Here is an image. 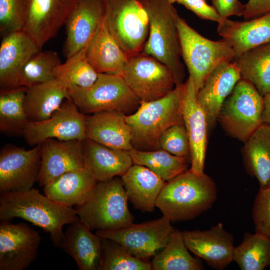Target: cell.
<instances>
[{"instance_id": "cell-1", "label": "cell", "mask_w": 270, "mask_h": 270, "mask_svg": "<svg viewBox=\"0 0 270 270\" xmlns=\"http://www.w3.org/2000/svg\"><path fill=\"white\" fill-rule=\"evenodd\" d=\"M20 218L48 234L54 246L60 248L65 238L64 226L80 218L76 210L60 204L34 188L24 192L1 193L0 220Z\"/></svg>"}, {"instance_id": "cell-2", "label": "cell", "mask_w": 270, "mask_h": 270, "mask_svg": "<svg viewBox=\"0 0 270 270\" xmlns=\"http://www.w3.org/2000/svg\"><path fill=\"white\" fill-rule=\"evenodd\" d=\"M217 194L212 178L190 169L166 182L156 207L172 222L190 220L212 208Z\"/></svg>"}, {"instance_id": "cell-3", "label": "cell", "mask_w": 270, "mask_h": 270, "mask_svg": "<svg viewBox=\"0 0 270 270\" xmlns=\"http://www.w3.org/2000/svg\"><path fill=\"white\" fill-rule=\"evenodd\" d=\"M150 21L149 34L142 52L166 66L172 72L176 86L184 84L185 72L177 25L179 16L166 0H141Z\"/></svg>"}, {"instance_id": "cell-4", "label": "cell", "mask_w": 270, "mask_h": 270, "mask_svg": "<svg viewBox=\"0 0 270 270\" xmlns=\"http://www.w3.org/2000/svg\"><path fill=\"white\" fill-rule=\"evenodd\" d=\"M184 84L176 86L160 99L141 101L135 112L126 116L132 132L133 146L158 150L162 134L174 125L184 124Z\"/></svg>"}, {"instance_id": "cell-5", "label": "cell", "mask_w": 270, "mask_h": 270, "mask_svg": "<svg viewBox=\"0 0 270 270\" xmlns=\"http://www.w3.org/2000/svg\"><path fill=\"white\" fill-rule=\"evenodd\" d=\"M121 177L98 182L90 198L74 208L80 219L92 230L112 231L134 224Z\"/></svg>"}, {"instance_id": "cell-6", "label": "cell", "mask_w": 270, "mask_h": 270, "mask_svg": "<svg viewBox=\"0 0 270 270\" xmlns=\"http://www.w3.org/2000/svg\"><path fill=\"white\" fill-rule=\"evenodd\" d=\"M182 56L197 94L214 70L220 64L236 58V54L224 40H209L191 28L180 16L177 20Z\"/></svg>"}, {"instance_id": "cell-7", "label": "cell", "mask_w": 270, "mask_h": 270, "mask_svg": "<svg viewBox=\"0 0 270 270\" xmlns=\"http://www.w3.org/2000/svg\"><path fill=\"white\" fill-rule=\"evenodd\" d=\"M70 98L84 114L118 111L126 114L138 107L140 100L122 75L99 74L87 88L68 90Z\"/></svg>"}, {"instance_id": "cell-8", "label": "cell", "mask_w": 270, "mask_h": 270, "mask_svg": "<svg viewBox=\"0 0 270 270\" xmlns=\"http://www.w3.org/2000/svg\"><path fill=\"white\" fill-rule=\"evenodd\" d=\"M111 34L130 56L142 51L149 34V17L141 0H102Z\"/></svg>"}, {"instance_id": "cell-9", "label": "cell", "mask_w": 270, "mask_h": 270, "mask_svg": "<svg viewBox=\"0 0 270 270\" xmlns=\"http://www.w3.org/2000/svg\"><path fill=\"white\" fill-rule=\"evenodd\" d=\"M263 106L264 97L242 78L225 101L218 120L228 134L245 142L263 124Z\"/></svg>"}, {"instance_id": "cell-10", "label": "cell", "mask_w": 270, "mask_h": 270, "mask_svg": "<svg viewBox=\"0 0 270 270\" xmlns=\"http://www.w3.org/2000/svg\"><path fill=\"white\" fill-rule=\"evenodd\" d=\"M122 76L140 102L162 98L176 86L170 69L142 52L129 56Z\"/></svg>"}, {"instance_id": "cell-11", "label": "cell", "mask_w": 270, "mask_h": 270, "mask_svg": "<svg viewBox=\"0 0 270 270\" xmlns=\"http://www.w3.org/2000/svg\"><path fill=\"white\" fill-rule=\"evenodd\" d=\"M171 222L163 216L116 230L96 231V234L120 244L133 256L148 260L166 246L174 230Z\"/></svg>"}, {"instance_id": "cell-12", "label": "cell", "mask_w": 270, "mask_h": 270, "mask_svg": "<svg viewBox=\"0 0 270 270\" xmlns=\"http://www.w3.org/2000/svg\"><path fill=\"white\" fill-rule=\"evenodd\" d=\"M86 118L74 102L68 98L48 118L38 122H29L22 136L32 146L40 144L50 138L83 141L86 138Z\"/></svg>"}, {"instance_id": "cell-13", "label": "cell", "mask_w": 270, "mask_h": 270, "mask_svg": "<svg viewBox=\"0 0 270 270\" xmlns=\"http://www.w3.org/2000/svg\"><path fill=\"white\" fill-rule=\"evenodd\" d=\"M41 144L26 150L9 146L0 154V194L24 192L37 182L41 166Z\"/></svg>"}, {"instance_id": "cell-14", "label": "cell", "mask_w": 270, "mask_h": 270, "mask_svg": "<svg viewBox=\"0 0 270 270\" xmlns=\"http://www.w3.org/2000/svg\"><path fill=\"white\" fill-rule=\"evenodd\" d=\"M41 237L24 223L0 224V270H24L36 260Z\"/></svg>"}, {"instance_id": "cell-15", "label": "cell", "mask_w": 270, "mask_h": 270, "mask_svg": "<svg viewBox=\"0 0 270 270\" xmlns=\"http://www.w3.org/2000/svg\"><path fill=\"white\" fill-rule=\"evenodd\" d=\"M76 2V0H26L23 30L42 48L57 36Z\"/></svg>"}, {"instance_id": "cell-16", "label": "cell", "mask_w": 270, "mask_h": 270, "mask_svg": "<svg viewBox=\"0 0 270 270\" xmlns=\"http://www.w3.org/2000/svg\"><path fill=\"white\" fill-rule=\"evenodd\" d=\"M102 0H76L65 23L66 58L88 47L104 19Z\"/></svg>"}, {"instance_id": "cell-17", "label": "cell", "mask_w": 270, "mask_h": 270, "mask_svg": "<svg viewBox=\"0 0 270 270\" xmlns=\"http://www.w3.org/2000/svg\"><path fill=\"white\" fill-rule=\"evenodd\" d=\"M36 41L24 30L3 36L0 46V87H20L22 70L28 62L42 51Z\"/></svg>"}, {"instance_id": "cell-18", "label": "cell", "mask_w": 270, "mask_h": 270, "mask_svg": "<svg viewBox=\"0 0 270 270\" xmlns=\"http://www.w3.org/2000/svg\"><path fill=\"white\" fill-rule=\"evenodd\" d=\"M182 100L184 124L190 145V170L197 174H204L208 124L206 114L199 104L192 79L184 84Z\"/></svg>"}, {"instance_id": "cell-19", "label": "cell", "mask_w": 270, "mask_h": 270, "mask_svg": "<svg viewBox=\"0 0 270 270\" xmlns=\"http://www.w3.org/2000/svg\"><path fill=\"white\" fill-rule=\"evenodd\" d=\"M41 144V166L37 182L42 187L62 175L86 166L82 141L50 138Z\"/></svg>"}, {"instance_id": "cell-20", "label": "cell", "mask_w": 270, "mask_h": 270, "mask_svg": "<svg viewBox=\"0 0 270 270\" xmlns=\"http://www.w3.org/2000/svg\"><path fill=\"white\" fill-rule=\"evenodd\" d=\"M182 232L188 249L213 268L223 270L234 261V236L222 223L208 230Z\"/></svg>"}, {"instance_id": "cell-21", "label": "cell", "mask_w": 270, "mask_h": 270, "mask_svg": "<svg viewBox=\"0 0 270 270\" xmlns=\"http://www.w3.org/2000/svg\"><path fill=\"white\" fill-rule=\"evenodd\" d=\"M241 79L236 60L220 64L208 77L197 98L206 114L208 128L214 126L228 96Z\"/></svg>"}, {"instance_id": "cell-22", "label": "cell", "mask_w": 270, "mask_h": 270, "mask_svg": "<svg viewBox=\"0 0 270 270\" xmlns=\"http://www.w3.org/2000/svg\"><path fill=\"white\" fill-rule=\"evenodd\" d=\"M126 116L118 111L87 116L86 138L116 150L128 152L132 150V132Z\"/></svg>"}, {"instance_id": "cell-23", "label": "cell", "mask_w": 270, "mask_h": 270, "mask_svg": "<svg viewBox=\"0 0 270 270\" xmlns=\"http://www.w3.org/2000/svg\"><path fill=\"white\" fill-rule=\"evenodd\" d=\"M217 31L234 50L236 58L248 50L270 43V13L246 22L224 19L218 23Z\"/></svg>"}, {"instance_id": "cell-24", "label": "cell", "mask_w": 270, "mask_h": 270, "mask_svg": "<svg viewBox=\"0 0 270 270\" xmlns=\"http://www.w3.org/2000/svg\"><path fill=\"white\" fill-rule=\"evenodd\" d=\"M98 180L84 167L67 172L44 187V194L62 206L73 207L85 204L94 194Z\"/></svg>"}, {"instance_id": "cell-25", "label": "cell", "mask_w": 270, "mask_h": 270, "mask_svg": "<svg viewBox=\"0 0 270 270\" xmlns=\"http://www.w3.org/2000/svg\"><path fill=\"white\" fill-rule=\"evenodd\" d=\"M61 246L80 270H101L102 238L80 218L70 224Z\"/></svg>"}, {"instance_id": "cell-26", "label": "cell", "mask_w": 270, "mask_h": 270, "mask_svg": "<svg viewBox=\"0 0 270 270\" xmlns=\"http://www.w3.org/2000/svg\"><path fill=\"white\" fill-rule=\"evenodd\" d=\"M86 166L98 182L122 177L134 164L129 152L112 148L90 139L82 141Z\"/></svg>"}, {"instance_id": "cell-27", "label": "cell", "mask_w": 270, "mask_h": 270, "mask_svg": "<svg viewBox=\"0 0 270 270\" xmlns=\"http://www.w3.org/2000/svg\"><path fill=\"white\" fill-rule=\"evenodd\" d=\"M128 201L143 212H152L166 182L148 168L134 164L121 177Z\"/></svg>"}, {"instance_id": "cell-28", "label": "cell", "mask_w": 270, "mask_h": 270, "mask_svg": "<svg viewBox=\"0 0 270 270\" xmlns=\"http://www.w3.org/2000/svg\"><path fill=\"white\" fill-rule=\"evenodd\" d=\"M86 56L98 74L119 75L129 58L111 34L104 19L86 48Z\"/></svg>"}, {"instance_id": "cell-29", "label": "cell", "mask_w": 270, "mask_h": 270, "mask_svg": "<svg viewBox=\"0 0 270 270\" xmlns=\"http://www.w3.org/2000/svg\"><path fill=\"white\" fill-rule=\"evenodd\" d=\"M68 98H70L68 87L57 78L27 88L24 109L29 122L48 118Z\"/></svg>"}, {"instance_id": "cell-30", "label": "cell", "mask_w": 270, "mask_h": 270, "mask_svg": "<svg viewBox=\"0 0 270 270\" xmlns=\"http://www.w3.org/2000/svg\"><path fill=\"white\" fill-rule=\"evenodd\" d=\"M244 143L248 172L258 180L260 188H270V125L262 124Z\"/></svg>"}, {"instance_id": "cell-31", "label": "cell", "mask_w": 270, "mask_h": 270, "mask_svg": "<svg viewBox=\"0 0 270 270\" xmlns=\"http://www.w3.org/2000/svg\"><path fill=\"white\" fill-rule=\"evenodd\" d=\"M235 60L242 79L252 84L263 97L270 93V43L248 50Z\"/></svg>"}, {"instance_id": "cell-32", "label": "cell", "mask_w": 270, "mask_h": 270, "mask_svg": "<svg viewBox=\"0 0 270 270\" xmlns=\"http://www.w3.org/2000/svg\"><path fill=\"white\" fill-rule=\"evenodd\" d=\"M27 88L1 89L0 130L10 135H22L29 120L24 109Z\"/></svg>"}, {"instance_id": "cell-33", "label": "cell", "mask_w": 270, "mask_h": 270, "mask_svg": "<svg viewBox=\"0 0 270 270\" xmlns=\"http://www.w3.org/2000/svg\"><path fill=\"white\" fill-rule=\"evenodd\" d=\"M182 232L174 228L162 252L157 254L152 262L154 270H201L202 262L191 256Z\"/></svg>"}, {"instance_id": "cell-34", "label": "cell", "mask_w": 270, "mask_h": 270, "mask_svg": "<svg viewBox=\"0 0 270 270\" xmlns=\"http://www.w3.org/2000/svg\"><path fill=\"white\" fill-rule=\"evenodd\" d=\"M134 164L144 166L168 182L188 170L186 158L179 157L163 150L129 151Z\"/></svg>"}, {"instance_id": "cell-35", "label": "cell", "mask_w": 270, "mask_h": 270, "mask_svg": "<svg viewBox=\"0 0 270 270\" xmlns=\"http://www.w3.org/2000/svg\"><path fill=\"white\" fill-rule=\"evenodd\" d=\"M234 261L242 270H264L270 266V239L256 232L246 233L235 247Z\"/></svg>"}, {"instance_id": "cell-36", "label": "cell", "mask_w": 270, "mask_h": 270, "mask_svg": "<svg viewBox=\"0 0 270 270\" xmlns=\"http://www.w3.org/2000/svg\"><path fill=\"white\" fill-rule=\"evenodd\" d=\"M86 48L66 58L54 71L55 78L62 81L68 89L87 88L96 81L99 74L88 62Z\"/></svg>"}, {"instance_id": "cell-37", "label": "cell", "mask_w": 270, "mask_h": 270, "mask_svg": "<svg viewBox=\"0 0 270 270\" xmlns=\"http://www.w3.org/2000/svg\"><path fill=\"white\" fill-rule=\"evenodd\" d=\"M61 64L57 52L42 50L24 66L22 74L21 86L30 88L55 79V70Z\"/></svg>"}, {"instance_id": "cell-38", "label": "cell", "mask_w": 270, "mask_h": 270, "mask_svg": "<svg viewBox=\"0 0 270 270\" xmlns=\"http://www.w3.org/2000/svg\"><path fill=\"white\" fill-rule=\"evenodd\" d=\"M102 238L101 270H152V262L130 254L120 244Z\"/></svg>"}, {"instance_id": "cell-39", "label": "cell", "mask_w": 270, "mask_h": 270, "mask_svg": "<svg viewBox=\"0 0 270 270\" xmlns=\"http://www.w3.org/2000/svg\"><path fill=\"white\" fill-rule=\"evenodd\" d=\"M26 0H0V32L4 36L23 30Z\"/></svg>"}, {"instance_id": "cell-40", "label": "cell", "mask_w": 270, "mask_h": 270, "mask_svg": "<svg viewBox=\"0 0 270 270\" xmlns=\"http://www.w3.org/2000/svg\"><path fill=\"white\" fill-rule=\"evenodd\" d=\"M160 148L174 156L187 158L190 155V145L184 124L167 129L160 138Z\"/></svg>"}, {"instance_id": "cell-41", "label": "cell", "mask_w": 270, "mask_h": 270, "mask_svg": "<svg viewBox=\"0 0 270 270\" xmlns=\"http://www.w3.org/2000/svg\"><path fill=\"white\" fill-rule=\"evenodd\" d=\"M252 212L256 232L270 239V188H260Z\"/></svg>"}, {"instance_id": "cell-42", "label": "cell", "mask_w": 270, "mask_h": 270, "mask_svg": "<svg viewBox=\"0 0 270 270\" xmlns=\"http://www.w3.org/2000/svg\"><path fill=\"white\" fill-rule=\"evenodd\" d=\"M177 3L184 6L202 20L218 23L224 20L214 6L207 4L206 0H178Z\"/></svg>"}, {"instance_id": "cell-43", "label": "cell", "mask_w": 270, "mask_h": 270, "mask_svg": "<svg viewBox=\"0 0 270 270\" xmlns=\"http://www.w3.org/2000/svg\"><path fill=\"white\" fill-rule=\"evenodd\" d=\"M213 6L224 19L232 16H243L245 5L239 0H212Z\"/></svg>"}, {"instance_id": "cell-44", "label": "cell", "mask_w": 270, "mask_h": 270, "mask_svg": "<svg viewBox=\"0 0 270 270\" xmlns=\"http://www.w3.org/2000/svg\"><path fill=\"white\" fill-rule=\"evenodd\" d=\"M245 6L243 16L246 20L270 13V0H248Z\"/></svg>"}, {"instance_id": "cell-45", "label": "cell", "mask_w": 270, "mask_h": 270, "mask_svg": "<svg viewBox=\"0 0 270 270\" xmlns=\"http://www.w3.org/2000/svg\"><path fill=\"white\" fill-rule=\"evenodd\" d=\"M262 123L270 125V93L264 96Z\"/></svg>"}, {"instance_id": "cell-46", "label": "cell", "mask_w": 270, "mask_h": 270, "mask_svg": "<svg viewBox=\"0 0 270 270\" xmlns=\"http://www.w3.org/2000/svg\"><path fill=\"white\" fill-rule=\"evenodd\" d=\"M168 0V2H170L171 4H174L176 3V2H177L178 0Z\"/></svg>"}]
</instances>
